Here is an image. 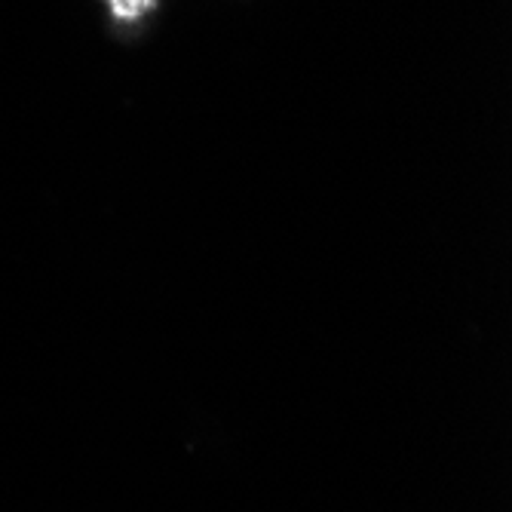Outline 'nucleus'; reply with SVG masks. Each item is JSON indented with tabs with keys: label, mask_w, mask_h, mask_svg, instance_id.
<instances>
[{
	"label": "nucleus",
	"mask_w": 512,
	"mask_h": 512,
	"mask_svg": "<svg viewBox=\"0 0 512 512\" xmlns=\"http://www.w3.org/2000/svg\"><path fill=\"white\" fill-rule=\"evenodd\" d=\"M154 4H157V0H114V13L120 19H135L138 13L154 7Z\"/></svg>",
	"instance_id": "1"
}]
</instances>
